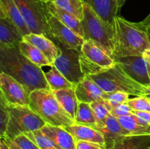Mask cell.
Here are the masks:
<instances>
[{"label": "cell", "instance_id": "d4e9b609", "mask_svg": "<svg viewBox=\"0 0 150 149\" xmlns=\"http://www.w3.org/2000/svg\"><path fill=\"white\" fill-rule=\"evenodd\" d=\"M18 48L21 53L35 65L41 68L42 67H51L52 65L40 51L24 39L20 42Z\"/></svg>", "mask_w": 150, "mask_h": 149}, {"label": "cell", "instance_id": "836d02e7", "mask_svg": "<svg viewBox=\"0 0 150 149\" xmlns=\"http://www.w3.org/2000/svg\"><path fill=\"white\" fill-rule=\"evenodd\" d=\"M13 140L22 149H40L35 142L24 134L17 136Z\"/></svg>", "mask_w": 150, "mask_h": 149}, {"label": "cell", "instance_id": "5bb4252c", "mask_svg": "<svg viewBox=\"0 0 150 149\" xmlns=\"http://www.w3.org/2000/svg\"><path fill=\"white\" fill-rule=\"evenodd\" d=\"M75 92L79 102L89 104L102 99L104 93L103 89L88 75L84 76L75 86Z\"/></svg>", "mask_w": 150, "mask_h": 149}, {"label": "cell", "instance_id": "681fc988", "mask_svg": "<svg viewBox=\"0 0 150 149\" xmlns=\"http://www.w3.org/2000/svg\"><path fill=\"white\" fill-rule=\"evenodd\" d=\"M125 1L126 0H123V1H124V2H125Z\"/></svg>", "mask_w": 150, "mask_h": 149}, {"label": "cell", "instance_id": "4fadbf2b", "mask_svg": "<svg viewBox=\"0 0 150 149\" xmlns=\"http://www.w3.org/2000/svg\"><path fill=\"white\" fill-rule=\"evenodd\" d=\"M87 4L104 20L114 26V18L118 16L120 9L125 2L123 0H81Z\"/></svg>", "mask_w": 150, "mask_h": 149}, {"label": "cell", "instance_id": "f907efd6", "mask_svg": "<svg viewBox=\"0 0 150 149\" xmlns=\"http://www.w3.org/2000/svg\"><path fill=\"white\" fill-rule=\"evenodd\" d=\"M147 149H150V146H149V148H148Z\"/></svg>", "mask_w": 150, "mask_h": 149}, {"label": "cell", "instance_id": "603a6c76", "mask_svg": "<svg viewBox=\"0 0 150 149\" xmlns=\"http://www.w3.org/2000/svg\"><path fill=\"white\" fill-rule=\"evenodd\" d=\"M7 18L17 27L22 36L30 34L24 19L22 17L14 0H1Z\"/></svg>", "mask_w": 150, "mask_h": 149}, {"label": "cell", "instance_id": "ffe728a7", "mask_svg": "<svg viewBox=\"0 0 150 149\" xmlns=\"http://www.w3.org/2000/svg\"><path fill=\"white\" fill-rule=\"evenodd\" d=\"M47 8L52 15L55 16L63 24L83 38V31L81 22L71 13L57 7L54 2H46Z\"/></svg>", "mask_w": 150, "mask_h": 149}, {"label": "cell", "instance_id": "6da1fadb", "mask_svg": "<svg viewBox=\"0 0 150 149\" xmlns=\"http://www.w3.org/2000/svg\"><path fill=\"white\" fill-rule=\"evenodd\" d=\"M0 72L18 80L29 93L38 89L51 91L42 68L26 58L18 47L0 46Z\"/></svg>", "mask_w": 150, "mask_h": 149}, {"label": "cell", "instance_id": "d6a6232c", "mask_svg": "<svg viewBox=\"0 0 150 149\" xmlns=\"http://www.w3.org/2000/svg\"><path fill=\"white\" fill-rule=\"evenodd\" d=\"M9 121L8 105L0 93V136L4 138Z\"/></svg>", "mask_w": 150, "mask_h": 149}, {"label": "cell", "instance_id": "f546056e", "mask_svg": "<svg viewBox=\"0 0 150 149\" xmlns=\"http://www.w3.org/2000/svg\"><path fill=\"white\" fill-rule=\"evenodd\" d=\"M102 99L104 100L105 105L110 111L111 108L117 105L127 103L130 99V94L122 91L104 92Z\"/></svg>", "mask_w": 150, "mask_h": 149}, {"label": "cell", "instance_id": "cb8c5ba5", "mask_svg": "<svg viewBox=\"0 0 150 149\" xmlns=\"http://www.w3.org/2000/svg\"><path fill=\"white\" fill-rule=\"evenodd\" d=\"M98 131H100L103 135L105 145L110 144L111 142H113L118 137H122V136L130 135L129 133L123 128L121 124L119 122L118 119L111 115L107 119L104 127H103Z\"/></svg>", "mask_w": 150, "mask_h": 149}, {"label": "cell", "instance_id": "8fae6325", "mask_svg": "<svg viewBox=\"0 0 150 149\" xmlns=\"http://www.w3.org/2000/svg\"><path fill=\"white\" fill-rule=\"evenodd\" d=\"M0 93L8 106L29 105V93L24 86L4 72H0Z\"/></svg>", "mask_w": 150, "mask_h": 149}, {"label": "cell", "instance_id": "ee69618b", "mask_svg": "<svg viewBox=\"0 0 150 149\" xmlns=\"http://www.w3.org/2000/svg\"><path fill=\"white\" fill-rule=\"evenodd\" d=\"M147 67H148V72H149V79H150V64L148 62V61H147Z\"/></svg>", "mask_w": 150, "mask_h": 149}, {"label": "cell", "instance_id": "9a60e30c", "mask_svg": "<svg viewBox=\"0 0 150 149\" xmlns=\"http://www.w3.org/2000/svg\"><path fill=\"white\" fill-rule=\"evenodd\" d=\"M23 39L32 44L40 51L51 64H53L54 61L61 53L60 49L54 43V41L44 34L30 33L23 36Z\"/></svg>", "mask_w": 150, "mask_h": 149}, {"label": "cell", "instance_id": "b9f144b4", "mask_svg": "<svg viewBox=\"0 0 150 149\" xmlns=\"http://www.w3.org/2000/svg\"><path fill=\"white\" fill-rule=\"evenodd\" d=\"M0 149H9L2 140L0 141Z\"/></svg>", "mask_w": 150, "mask_h": 149}, {"label": "cell", "instance_id": "bcb514c9", "mask_svg": "<svg viewBox=\"0 0 150 149\" xmlns=\"http://www.w3.org/2000/svg\"><path fill=\"white\" fill-rule=\"evenodd\" d=\"M146 32H150V27L149 28H146V29H144Z\"/></svg>", "mask_w": 150, "mask_h": 149}, {"label": "cell", "instance_id": "484cf974", "mask_svg": "<svg viewBox=\"0 0 150 149\" xmlns=\"http://www.w3.org/2000/svg\"><path fill=\"white\" fill-rule=\"evenodd\" d=\"M44 75L52 91L75 88L74 85L70 83L53 64L48 72H44Z\"/></svg>", "mask_w": 150, "mask_h": 149}, {"label": "cell", "instance_id": "7c38bea8", "mask_svg": "<svg viewBox=\"0 0 150 149\" xmlns=\"http://www.w3.org/2000/svg\"><path fill=\"white\" fill-rule=\"evenodd\" d=\"M116 63L132 79L146 88H150L147 61L140 56L114 58Z\"/></svg>", "mask_w": 150, "mask_h": 149}, {"label": "cell", "instance_id": "277c9868", "mask_svg": "<svg viewBox=\"0 0 150 149\" xmlns=\"http://www.w3.org/2000/svg\"><path fill=\"white\" fill-rule=\"evenodd\" d=\"M84 40H90L113 58L114 49V26L104 21L87 4L83 3L81 20Z\"/></svg>", "mask_w": 150, "mask_h": 149}, {"label": "cell", "instance_id": "8992f818", "mask_svg": "<svg viewBox=\"0 0 150 149\" xmlns=\"http://www.w3.org/2000/svg\"><path fill=\"white\" fill-rule=\"evenodd\" d=\"M9 121L4 138L13 140L22 134L41 129L45 122L29 106H8Z\"/></svg>", "mask_w": 150, "mask_h": 149}, {"label": "cell", "instance_id": "30bf717a", "mask_svg": "<svg viewBox=\"0 0 150 149\" xmlns=\"http://www.w3.org/2000/svg\"><path fill=\"white\" fill-rule=\"evenodd\" d=\"M48 38L67 49L81 51L84 39L51 14L48 20Z\"/></svg>", "mask_w": 150, "mask_h": 149}, {"label": "cell", "instance_id": "e0dca14e", "mask_svg": "<svg viewBox=\"0 0 150 149\" xmlns=\"http://www.w3.org/2000/svg\"><path fill=\"white\" fill-rule=\"evenodd\" d=\"M64 128L71 134L76 141H86L98 143L105 148V139L102 133L92 127L74 124Z\"/></svg>", "mask_w": 150, "mask_h": 149}, {"label": "cell", "instance_id": "7a4b0ae2", "mask_svg": "<svg viewBox=\"0 0 150 149\" xmlns=\"http://www.w3.org/2000/svg\"><path fill=\"white\" fill-rule=\"evenodd\" d=\"M114 30L113 58L133 56H142L144 51L150 49L149 34L137 23L117 16L114 18Z\"/></svg>", "mask_w": 150, "mask_h": 149}, {"label": "cell", "instance_id": "7402d4cb", "mask_svg": "<svg viewBox=\"0 0 150 149\" xmlns=\"http://www.w3.org/2000/svg\"><path fill=\"white\" fill-rule=\"evenodd\" d=\"M130 135H150V125L144 122L134 114L117 118Z\"/></svg>", "mask_w": 150, "mask_h": 149}, {"label": "cell", "instance_id": "3957f363", "mask_svg": "<svg viewBox=\"0 0 150 149\" xmlns=\"http://www.w3.org/2000/svg\"><path fill=\"white\" fill-rule=\"evenodd\" d=\"M29 107L47 124L65 127L75 124L61 106L54 92L50 90L38 89L31 92Z\"/></svg>", "mask_w": 150, "mask_h": 149}, {"label": "cell", "instance_id": "ba28073f", "mask_svg": "<svg viewBox=\"0 0 150 149\" xmlns=\"http://www.w3.org/2000/svg\"><path fill=\"white\" fill-rule=\"evenodd\" d=\"M82 72L86 75L102 73L115 65V60L90 40H85L80 51Z\"/></svg>", "mask_w": 150, "mask_h": 149}, {"label": "cell", "instance_id": "c3c4849f", "mask_svg": "<svg viewBox=\"0 0 150 149\" xmlns=\"http://www.w3.org/2000/svg\"><path fill=\"white\" fill-rule=\"evenodd\" d=\"M1 140H2V138H1V136H0V141H1Z\"/></svg>", "mask_w": 150, "mask_h": 149}, {"label": "cell", "instance_id": "83f0119b", "mask_svg": "<svg viewBox=\"0 0 150 149\" xmlns=\"http://www.w3.org/2000/svg\"><path fill=\"white\" fill-rule=\"evenodd\" d=\"M90 105L96 119V129L99 130L105 125L107 119L111 115V113L103 99H100L95 102H92Z\"/></svg>", "mask_w": 150, "mask_h": 149}, {"label": "cell", "instance_id": "4dcf8cb0", "mask_svg": "<svg viewBox=\"0 0 150 149\" xmlns=\"http://www.w3.org/2000/svg\"><path fill=\"white\" fill-rule=\"evenodd\" d=\"M26 136L33 140L40 149H59L48 137H47L40 129L26 133Z\"/></svg>", "mask_w": 150, "mask_h": 149}, {"label": "cell", "instance_id": "74e56055", "mask_svg": "<svg viewBox=\"0 0 150 149\" xmlns=\"http://www.w3.org/2000/svg\"><path fill=\"white\" fill-rule=\"evenodd\" d=\"M2 140L9 149H22L13 140H10L8 138H3Z\"/></svg>", "mask_w": 150, "mask_h": 149}, {"label": "cell", "instance_id": "f35d334b", "mask_svg": "<svg viewBox=\"0 0 150 149\" xmlns=\"http://www.w3.org/2000/svg\"><path fill=\"white\" fill-rule=\"evenodd\" d=\"M137 23L140 27L143 28V29L149 28L150 27V13L148 15V16L144 19V20H143L142 22H139V23Z\"/></svg>", "mask_w": 150, "mask_h": 149}, {"label": "cell", "instance_id": "4316f807", "mask_svg": "<svg viewBox=\"0 0 150 149\" xmlns=\"http://www.w3.org/2000/svg\"><path fill=\"white\" fill-rule=\"evenodd\" d=\"M74 122L75 124L87 126L96 129V119L90 104L79 102Z\"/></svg>", "mask_w": 150, "mask_h": 149}, {"label": "cell", "instance_id": "7bdbcfd3", "mask_svg": "<svg viewBox=\"0 0 150 149\" xmlns=\"http://www.w3.org/2000/svg\"><path fill=\"white\" fill-rule=\"evenodd\" d=\"M144 96H147L148 98H149L150 99V88H147L146 90V91H145V93Z\"/></svg>", "mask_w": 150, "mask_h": 149}, {"label": "cell", "instance_id": "7dc6e473", "mask_svg": "<svg viewBox=\"0 0 150 149\" xmlns=\"http://www.w3.org/2000/svg\"><path fill=\"white\" fill-rule=\"evenodd\" d=\"M147 33H148V34H149V39H150V32H147Z\"/></svg>", "mask_w": 150, "mask_h": 149}, {"label": "cell", "instance_id": "1f68e13d", "mask_svg": "<svg viewBox=\"0 0 150 149\" xmlns=\"http://www.w3.org/2000/svg\"><path fill=\"white\" fill-rule=\"evenodd\" d=\"M127 103L132 110L150 112V99L146 96H139L129 99Z\"/></svg>", "mask_w": 150, "mask_h": 149}, {"label": "cell", "instance_id": "44dd1931", "mask_svg": "<svg viewBox=\"0 0 150 149\" xmlns=\"http://www.w3.org/2000/svg\"><path fill=\"white\" fill-rule=\"evenodd\" d=\"M53 92L63 109L74 121L79 104L75 92V88L61 89Z\"/></svg>", "mask_w": 150, "mask_h": 149}, {"label": "cell", "instance_id": "2e32d148", "mask_svg": "<svg viewBox=\"0 0 150 149\" xmlns=\"http://www.w3.org/2000/svg\"><path fill=\"white\" fill-rule=\"evenodd\" d=\"M40 130L59 149H76V140L64 127L46 124Z\"/></svg>", "mask_w": 150, "mask_h": 149}, {"label": "cell", "instance_id": "ab89813d", "mask_svg": "<svg viewBox=\"0 0 150 149\" xmlns=\"http://www.w3.org/2000/svg\"><path fill=\"white\" fill-rule=\"evenodd\" d=\"M143 56L150 64V49L146 50V51H144V53L143 54Z\"/></svg>", "mask_w": 150, "mask_h": 149}, {"label": "cell", "instance_id": "d590c367", "mask_svg": "<svg viewBox=\"0 0 150 149\" xmlns=\"http://www.w3.org/2000/svg\"><path fill=\"white\" fill-rule=\"evenodd\" d=\"M105 148L98 143L86 141H76V149H105Z\"/></svg>", "mask_w": 150, "mask_h": 149}, {"label": "cell", "instance_id": "e575fe53", "mask_svg": "<svg viewBox=\"0 0 150 149\" xmlns=\"http://www.w3.org/2000/svg\"><path fill=\"white\" fill-rule=\"evenodd\" d=\"M132 109L130 108L127 103L120 104L114 107L110 110V113L111 115L115 117L116 118H119L122 116L127 115L132 113Z\"/></svg>", "mask_w": 150, "mask_h": 149}, {"label": "cell", "instance_id": "60d3db41", "mask_svg": "<svg viewBox=\"0 0 150 149\" xmlns=\"http://www.w3.org/2000/svg\"><path fill=\"white\" fill-rule=\"evenodd\" d=\"M0 17H1V18H7V15H6L5 12H4V7H3L2 4H1V0H0Z\"/></svg>", "mask_w": 150, "mask_h": 149}, {"label": "cell", "instance_id": "d6986e66", "mask_svg": "<svg viewBox=\"0 0 150 149\" xmlns=\"http://www.w3.org/2000/svg\"><path fill=\"white\" fill-rule=\"evenodd\" d=\"M23 36L7 18L0 17V46L18 47Z\"/></svg>", "mask_w": 150, "mask_h": 149}, {"label": "cell", "instance_id": "f6af8a7d", "mask_svg": "<svg viewBox=\"0 0 150 149\" xmlns=\"http://www.w3.org/2000/svg\"><path fill=\"white\" fill-rule=\"evenodd\" d=\"M42 1H44L45 2H54L55 0H42Z\"/></svg>", "mask_w": 150, "mask_h": 149}, {"label": "cell", "instance_id": "f1b7e54d", "mask_svg": "<svg viewBox=\"0 0 150 149\" xmlns=\"http://www.w3.org/2000/svg\"><path fill=\"white\" fill-rule=\"evenodd\" d=\"M54 4L71 13L81 21L83 16V2L81 0H55Z\"/></svg>", "mask_w": 150, "mask_h": 149}, {"label": "cell", "instance_id": "8d00e7d4", "mask_svg": "<svg viewBox=\"0 0 150 149\" xmlns=\"http://www.w3.org/2000/svg\"><path fill=\"white\" fill-rule=\"evenodd\" d=\"M132 113L140 118L142 121L146 124L150 125V112H146V111H132Z\"/></svg>", "mask_w": 150, "mask_h": 149}, {"label": "cell", "instance_id": "5b68a950", "mask_svg": "<svg viewBox=\"0 0 150 149\" xmlns=\"http://www.w3.org/2000/svg\"><path fill=\"white\" fill-rule=\"evenodd\" d=\"M116 62V61H115ZM104 92L122 91L136 96H144L147 88L126 74L116 63L112 68L97 74L89 75Z\"/></svg>", "mask_w": 150, "mask_h": 149}, {"label": "cell", "instance_id": "52a82bcc", "mask_svg": "<svg viewBox=\"0 0 150 149\" xmlns=\"http://www.w3.org/2000/svg\"><path fill=\"white\" fill-rule=\"evenodd\" d=\"M31 33L48 37V20L51 13L42 0H14Z\"/></svg>", "mask_w": 150, "mask_h": 149}, {"label": "cell", "instance_id": "ac0fdd59", "mask_svg": "<svg viewBox=\"0 0 150 149\" xmlns=\"http://www.w3.org/2000/svg\"><path fill=\"white\" fill-rule=\"evenodd\" d=\"M150 135L122 136L105 145V149H147Z\"/></svg>", "mask_w": 150, "mask_h": 149}, {"label": "cell", "instance_id": "9c48e42d", "mask_svg": "<svg viewBox=\"0 0 150 149\" xmlns=\"http://www.w3.org/2000/svg\"><path fill=\"white\" fill-rule=\"evenodd\" d=\"M56 44V43H55ZM60 49L59 56L55 59L53 65L74 86L84 77L80 63V51L67 49L56 44Z\"/></svg>", "mask_w": 150, "mask_h": 149}]
</instances>
